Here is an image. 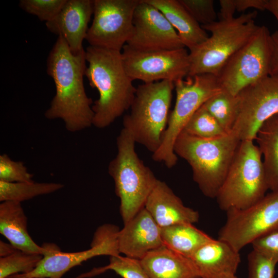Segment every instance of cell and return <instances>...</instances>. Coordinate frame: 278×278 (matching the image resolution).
I'll return each instance as SVG.
<instances>
[{
  "mask_svg": "<svg viewBox=\"0 0 278 278\" xmlns=\"http://www.w3.org/2000/svg\"><path fill=\"white\" fill-rule=\"evenodd\" d=\"M17 249L10 244H8L4 241L0 242V256L4 257L13 253Z\"/></svg>",
  "mask_w": 278,
  "mask_h": 278,
  "instance_id": "74e56055",
  "label": "cell"
},
{
  "mask_svg": "<svg viewBox=\"0 0 278 278\" xmlns=\"http://www.w3.org/2000/svg\"><path fill=\"white\" fill-rule=\"evenodd\" d=\"M140 0H93V20L85 40L90 46L121 51L133 29Z\"/></svg>",
  "mask_w": 278,
  "mask_h": 278,
  "instance_id": "8fae6325",
  "label": "cell"
},
{
  "mask_svg": "<svg viewBox=\"0 0 278 278\" xmlns=\"http://www.w3.org/2000/svg\"><path fill=\"white\" fill-rule=\"evenodd\" d=\"M253 250L278 263V230L254 240Z\"/></svg>",
  "mask_w": 278,
  "mask_h": 278,
  "instance_id": "836d02e7",
  "label": "cell"
},
{
  "mask_svg": "<svg viewBox=\"0 0 278 278\" xmlns=\"http://www.w3.org/2000/svg\"><path fill=\"white\" fill-rule=\"evenodd\" d=\"M266 10L271 13L278 22V0H268Z\"/></svg>",
  "mask_w": 278,
  "mask_h": 278,
  "instance_id": "f35d334b",
  "label": "cell"
},
{
  "mask_svg": "<svg viewBox=\"0 0 278 278\" xmlns=\"http://www.w3.org/2000/svg\"><path fill=\"white\" fill-rule=\"evenodd\" d=\"M203 106L227 133L232 131L238 112L237 95L222 90L210 98Z\"/></svg>",
  "mask_w": 278,
  "mask_h": 278,
  "instance_id": "484cf974",
  "label": "cell"
},
{
  "mask_svg": "<svg viewBox=\"0 0 278 278\" xmlns=\"http://www.w3.org/2000/svg\"><path fill=\"white\" fill-rule=\"evenodd\" d=\"M32 177L23 162L13 161L6 154L0 155V181L31 182Z\"/></svg>",
  "mask_w": 278,
  "mask_h": 278,
  "instance_id": "4dcf8cb0",
  "label": "cell"
},
{
  "mask_svg": "<svg viewBox=\"0 0 278 278\" xmlns=\"http://www.w3.org/2000/svg\"><path fill=\"white\" fill-rule=\"evenodd\" d=\"M190 258L201 278H224L235 275L240 263L239 252L227 242L213 238Z\"/></svg>",
  "mask_w": 278,
  "mask_h": 278,
  "instance_id": "d6986e66",
  "label": "cell"
},
{
  "mask_svg": "<svg viewBox=\"0 0 278 278\" xmlns=\"http://www.w3.org/2000/svg\"><path fill=\"white\" fill-rule=\"evenodd\" d=\"M86 62L85 50L73 54L61 36L47 59V73L54 81L56 93L44 115L48 119H61L71 132L93 126V101L83 84Z\"/></svg>",
  "mask_w": 278,
  "mask_h": 278,
  "instance_id": "6da1fadb",
  "label": "cell"
},
{
  "mask_svg": "<svg viewBox=\"0 0 278 278\" xmlns=\"http://www.w3.org/2000/svg\"><path fill=\"white\" fill-rule=\"evenodd\" d=\"M0 233L18 250L42 255L45 251L42 246H38L29 235L27 218L20 202L6 201L1 203Z\"/></svg>",
  "mask_w": 278,
  "mask_h": 278,
  "instance_id": "44dd1931",
  "label": "cell"
},
{
  "mask_svg": "<svg viewBox=\"0 0 278 278\" xmlns=\"http://www.w3.org/2000/svg\"><path fill=\"white\" fill-rule=\"evenodd\" d=\"M272 54L271 34L267 27L259 26L221 68L217 76L221 89L236 96L246 87L270 75Z\"/></svg>",
  "mask_w": 278,
  "mask_h": 278,
  "instance_id": "9c48e42d",
  "label": "cell"
},
{
  "mask_svg": "<svg viewBox=\"0 0 278 278\" xmlns=\"http://www.w3.org/2000/svg\"><path fill=\"white\" fill-rule=\"evenodd\" d=\"M160 11L177 31L189 50L204 42L209 36L179 0H145Z\"/></svg>",
  "mask_w": 278,
  "mask_h": 278,
  "instance_id": "7402d4cb",
  "label": "cell"
},
{
  "mask_svg": "<svg viewBox=\"0 0 278 278\" xmlns=\"http://www.w3.org/2000/svg\"><path fill=\"white\" fill-rule=\"evenodd\" d=\"M268 189L260 150L254 141H241L216 196L219 207L225 212L246 208L262 199Z\"/></svg>",
  "mask_w": 278,
  "mask_h": 278,
  "instance_id": "52a82bcc",
  "label": "cell"
},
{
  "mask_svg": "<svg viewBox=\"0 0 278 278\" xmlns=\"http://www.w3.org/2000/svg\"><path fill=\"white\" fill-rule=\"evenodd\" d=\"M277 263L253 250L248 255V278H274Z\"/></svg>",
  "mask_w": 278,
  "mask_h": 278,
  "instance_id": "d6a6232c",
  "label": "cell"
},
{
  "mask_svg": "<svg viewBox=\"0 0 278 278\" xmlns=\"http://www.w3.org/2000/svg\"><path fill=\"white\" fill-rule=\"evenodd\" d=\"M224 278H238V277H237L235 275H233L226 276Z\"/></svg>",
  "mask_w": 278,
  "mask_h": 278,
  "instance_id": "60d3db41",
  "label": "cell"
},
{
  "mask_svg": "<svg viewBox=\"0 0 278 278\" xmlns=\"http://www.w3.org/2000/svg\"><path fill=\"white\" fill-rule=\"evenodd\" d=\"M66 0H21L19 6L41 21H50L60 11Z\"/></svg>",
  "mask_w": 278,
  "mask_h": 278,
  "instance_id": "f546056e",
  "label": "cell"
},
{
  "mask_svg": "<svg viewBox=\"0 0 278 278\" xmlns=\"http://www.w3.org/2000/svg\"><path fill=\"white\" fill-rule=\"evenodd\" d=\"M84 76L99 93L92 106L93 126L106 128L130 108L136 88L127 74L121 51L89 45Z\"/></svg>",
  "mask_w": 278,
  "mask_h": 278,
  "instance_id": "7a4b0ae2",
  "label": "cell"
},
{
  "mask_svg": "<svg viewBox=\"0 0 278 278\" xmlns=\"http://www.w3.org/2000/svg\"><path fill=\"white\" fill-rule=\"evenodd\" d=\"M174 85L176 103L170 112L161 146L152 157L154 161L163 163L169 168L177 164L174 145L188 120L210 98L222 90L217 76L211 74L188 76L185 80L175 81Z\"/></svg>",
  "mask_w": 278,
  "mask_h": 278,
  "instance_id": "ba28073f",
  "label": "cell"
},
{
  "mask_svg": "<svg viewBox=\"0 0 278 278\" xmlns=\"http://www.w3.org/2000/svg\"><path fill=\"white\" fill-rule=\"evenodd\" d=\"M140 260L150 278H201L190 258L165 245L150 251Z\"/></svg>",
  "mask_w": 278,
  "mask_h": 278,
  "instance_id": "ffe728a7",
  "label": "cell"
},
{
  "mask_svg": "<svg viewBox=\"0 0 278 278\" xmlns=\"http://www.w3.org/2000/svg\"><path fill=\"white\" fill-rule=\"evenodd\" d=\"M240 142L232 131L211 139L181 131L176 140L174 152L189 164L193 180L202 194L216 198Z\"/></svg>",
  "mask_w": 278,
  "mask_h": 278,
  "instance_id": "3957f363",
  "label": "cell"
},
{
  "mask_svg": "<svg viewBox=\"0 0 278 278\" xmlns=\"http://www.w3.org/2000/svg\"><path fill=\"white\" fill-rule=\"evenodd\" d=\"M132 34L126 45L142 51L185 48L177 32L157 8L140 0L134 13Z\"/></svg>",
  "mask_w": 278,
  "mask_h": 278,
  "instance_id": "9a60e30c",
  "label": "cell"
},
{
  "mask_svg": "<svg viewBox=\"0 0 278 278\" xmlns=\"http://www.w3.org/2000/svg\"><path fill=\"white\" fill-rule=\"evenodd\" d=\"M43 258L40 254L30 253L16 249L13 253L0 258V278L32 272Z\"/></svg>",
  "mask_w": 278,
  "mask_h": 278,
  "instance_id": "f1b7e54d",
  "label": "cell"
},
{
  "mask_svg": "<svg viewBox=\"0 0 278 278\" xmlns=\"http://www.w3.org/2000/svg\"><path fill=\"white\" fill-rule=\"evenodd\" d=\"M226 212L227 219L218 239L239 252L256 239L278 230V190L271 191L246 208Z\"/></svg>",
  "mask_w": 278,
  "mask_h": 278,
  "instance_id": "30bf717a",
  "label": "cell"
},
{
  "mask_svg": "<svg viewBox=\"0 0 278 278\" xmlns=\"http://www.w3.org/2000/svg\"><path fill=\"white\" fill-rule=\"evenodd\" d=\"M144 207L161 228L179 223L194 224L199 219L197 211L185 206L167 184L160 180Z\"/></svg>",
  "mask_w": 278,
  "mask_h": 278,
  "instance_id": "ac0fdd59",
  "label": "cell"
},
{
  "mask_svg": "<svg viewBox=\"0 0 278 278\" xmlns=\"http://www.w3.org/2000/svg\"><path fill=\"white\" fill-rule=\"evenodd\" d=\"M64 187L59 183L7 182L0 181V201L21 202L37 196L53 193Z\"/></svg>",
  "mask_w": 278,
  "mask_h": 278,
  "instance_id": "d4e9b609",
  "label": "cell"
},
{
  "mask_svg": "<svg viewBox=\"0 0 278 278\" xmlns=\"http://www.w3.org/2000/svg\"><path fill=\"white\" fill-rule=\"evenodd\" d=\"M263 157L269 189L278 190V113L259 127L255 140Z\"/></svg>",
  "mask_w": 278,
  "mask_h": 278,
  "instance_id": "603a6c76",
  "label": "cell"
},
{
  "mask_svg": "<svg viewBox=\"0 0 278 278\" xmlns=\"http://www.w3.org/2000/svg\"><path fill=\"white\" fill-rule=\"evenodd\" d=\"M238 112L231 131L240 140L254 141L260 126L278 113V75H269L237 95Z\"/></svg>",
  "mask_w": 278,
  "mask_h": 278,
  "instance_id": "5bb4252c",
  "label": "cell"
},
{
  "mask_svg": "<svg viewBox=\"0 0 278 278\" xmlns=\"http://www.w3.org/2000/svg\"><path fill=\"white\" fill-rule=\"evenodd\" d=\"M126 71L133 81L144 83L162 80L175 81L188 76L189 53L185 48L174 50L142 51L126 44L121 50Z\"/></svg>",
  "mask_w": 278,
  "mask_h": 278,
  "instance_id": "4fadbf2b",
  "label": "cell"
},
{
  "mask_svg": "<svg viewBox=\"0 0 278 278\" xmlns=\"http://www.w3.org/2000/svg\"><path fill=\"white\" fill-rule=\"evenodd\" d=\"M135 143L123 128L116 138L117 154L108 166L116 195L120 199V213L124 223L144 208L158 180L138 157Z\"/></svg>",
  "mask_w": 278,
  "mask_h": 278,
  "instance_id": "277c9868",
  "label": "cell"
},
{
  "mask_svg": "<svg viewBox=\"0 0 278 278\" xmlns=\"http://www.w3.org/2000/svg\"><path fill=\"white\" fill-rule=\"evenodd\" d=\"M93 14V0H66L59 13L45 25L49 31L62 36L76 54L84 49L82 42Z\"/></svg>",
  "mask_w": 278,
  "mask_h": 278,
  "instance_id": "e0dca14e",
  "label": "cell"
},
{
  "mask_svg": "<svg viewBox=\"0 0 278 278\" xmlns=\"http://www.w3.org/2000/svg\"><path fill=\"white\" fill-rule=\"evenodd\" d=\"M39 278H40V277H39Z\"/></svg>",
  "mask_w": 278,
  "mask_h": 278,
  "instance_id": "b9f144b4",
  "label": "cell"
},
{
  "mask_svg": "<svg viewBox=\"0 0 278 278\" xmlns=\"http://www.w3.org/2000/svg\"><path fill=\"white\" fill-rule=\"evenodd\" d=\"M182 131L204 139L214 138L228 133L203 105L192 115Z\"/></svg>",
  "mask_w": 278,
  "mask_h": 278,
  "instance_id": "4316f807",
  "label": "cell"
},
{
  "mask_svg": "<svg viewBox=\"0 0 278 278\" xmlns=\"http://www.w3.org/2000/svg\"><path fill=\"white\" fill-rule=\"evenodd\" d=\"M161 236L165 246L188 258L213 238L191 223H179L162 228Z\"/></svg>",
  "mask_w": 278,
  "mask_h": 278,
  "instance_id": "cb8c5ba5",
  "label": "cell"
},
{
  "mask_svg": "<svg viewBox=\"0 0 278 278\" xmlns=\"http://www.w3.org/2000/svg\"><path fill=\"white\" fill-rule=\"evenodd\" d=\"M271 37L273 43V54L270 75H278V30L272 33Z\"/></svg>",
  "mask_w": 278,
  "mask_h": 278,
  "instance_id": "8d00e7d4",
  "label": "cell"
},
{
  "mask_svg": "<svg viewBox=\"0 0 278 278\" xmlns=\"http://www.w3.org/2000/svg\"><path fill=\"white\" fill-rule=\"evenodd\" d=\"M220 11L219 20L229 21L232 20L236 11L235 0H220Z\"/></svg>",
  "mask_w": 278,
  "mask_h": 278,
  "instance_id": "e575fe53",
  "label": "cell"
},
{
  "mask_svg": "<svg viewBox=\"0 0 278 278\" xmlns=\"http://www.w3.org/2000/svg\"><path fill=\"white\" fill-rule=\"evenodd\" d=\"M256 11L229 21H216L201 26L211 33L202 43L189 50V76L202 74L218 76L229 58L244 46L256 32Z\"/></svg>",
  "mask_w": 278,
  "mask_h": 278,
  "instance_id": "8992f818",
  "label": "cell"
},
{
  "mask_svg": "<svg viewBox=\"0 0 278 278\" xmlns=\"http://www.w3.org/2000/svg\"><path fill=\"white\" fill-rule=\"evenodd\" d=\"M119 228L112 224L99 227L94 234L90 248L82 251L62 252L55 244L44 243L43 258L37 267L26 274L27 278H61L72 268L95 256L120 255L118 236Z\"/></svg>",
  "mask_w": 278,
  "mask_h": 278,
  "instance_id": "7c38bea8",
  "label": "cell"
},
{
  "mask_svg": "<svg viewBox=\"0 0 278 278\" xmlns=\"http://www.w3.org/2000/svg\"><path fill=\"white\" fill-rule=\"evenodd\" d=\"M5 278H27L25 273H19L10 275Z\"/></svg>",
  "mask_w": 278,
  "mask_h": 278,
  "instance_id": "ab89813d",
  "label": "cell"
},
{
  "mask_svg": "<svg viewBox=\"0 0 278 278\" xmlns=\"http://www.w3.org/2000/svg\"><path fill=\"white\" fill-rule=\"evenodd\" d=\"M174 89L169 80L138 85L130 112L123 118V129L152 154L161 146L167 126Z\"/></svg>",
  "mask_w": 278,
  "mask_h": 278,
  "instance_id": "5b68a950",
  "label": "cell"
},
{
  "mask_svg": "<svg viewBox=\"0 0 278 278\" xmlns=\"http://www.w3.org/2000/svg\"><path fill=\"white\" fill-rule=\"evenodd\" d=\"M268 0H235L236 11L244 12L249 8L266 10Z\"/></svg>",
  "mask_w": 278,
  "mask_h": 278,
  "instance_id": "d590c367",
  "label": "cell"
},
{
  "mask_svg": "<svg viewBox=\"0 0 278 278\" xmlns=\"http://www.w3.org/2000/svg\"><path fill=\"white\" fill-rule=\"evenodd\" d=\"M201 26L216 21L217 14L213 0H179Z\"/></svg>",
  "mask_w": 278,
  "mask_h": 278,
  "instance_id": "1f68e13d",
  "label": "cell"
},
{
  "mask_svg": "<svg viewBox=\"0 0 278 278\" xmlns=\"http://www.w3.org/2000/svg\"><path fill=\"white\" fill-rule=\"evenodd\" d=\"M118 243L120 254L138 260L164 245L161 228L145 207L124 223L118 233Z\"/></svg>",
  "mask_w": 278,
  "mask_h": 278,
  "instance_id": "2e32d148",
  "label": "cell"
},
{
  "mask_svg": "<svg viewBox=\"0 0 278 278\" xmlns=\"http://www.w3.org/2000/svg\"><path fill=\"white\" fill-rule=\"evenodd\" d=\"M108 270H113L123 278H150L140 260L120 255L110 256L109 264L104 267L94 268L77 278L91 277Z\"/></svg>",
  "mask_w": 278,
  "mask_h": 278,
  "instance_id": "83f0119b",
  "label": "cell"
}]
</instances>
